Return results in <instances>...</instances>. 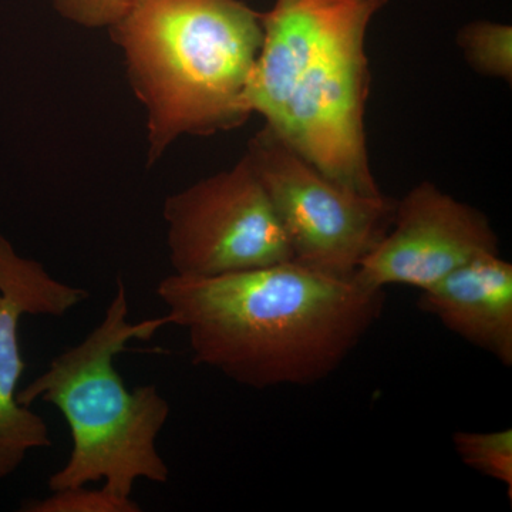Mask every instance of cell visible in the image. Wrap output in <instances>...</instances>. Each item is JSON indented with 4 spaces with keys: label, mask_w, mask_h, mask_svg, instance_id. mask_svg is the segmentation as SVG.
<instances>
[{
    "label": "cell",
    "mask_w": 512,
    "mask_h": 512,
    "mask_svg": "<svg viewBox=\"0 0 512 512\" xmlns=\"http://www.w3.org/2000/svg\"><path fill=\"white\" fill-rule=\"evenodd\" d=\"M156 295L188 335L192 362L251 389L311 386L382 318L384 289L296 262L217 276L173 274Z\"/></svg>",
    "instance_id": "obj_1"
},
{
    "label": "cell",
    "mask_w": 512,
    "mask_h": 512,
    "mask_svg": "<svg viewBox=\"0 0 512 512\" xmlns=\"http://www.w3.org/2000/svg\"><path fill=\"white\" fill-rule=\"evenodd\" d=\"M390 0H275L245 92L249 113L333 183L382 195L367 156L366 33Z\"/></svg>",
    "instance_id": "obj_2"
},
{
    "label": "cell",
    "mask_w": 512,
    "mask_h": 512,
    "mask_svg": "<svg viewBox=\"0 0 512 512\" xmlns=\"http://www.w3.org/2000/svg\"><path fill=\"white\" fill-rule=\"evenodd\" d=\"M147 111L148 164L184 134L211 136L251 117L245 92L262 40L242 0H133L113 26Z\"/></svg>",
    "instance_id": "obj_3"
},
{
    "label": "cell",
    "mask_w": 512,
    "mask_h": 512,
    "mask_svg": "<svg viewBox=\"0 0 512 512\" xmlns=\"http://www.w3.org/2000/svg\"><path fill=\"white\" fill-rule=\"evenodd\" d=\"M123 281L104 318L73 348L64 350L45 372L18 392V403L53 404L72 434L69 460L47 481L52 491L104 481L103 490L131 498L137 480L168 483L170 468L158 453V434L170 417V403L156 384L127 389L114 357L131 340H150L170 325L167 315L131 322Z\"/></svg>",
    "instance_id": "obj_4"
},
{
    "label": "cell",
    "mask_w": 512,
    "mask_h": 512,
    "mask_svg": "<svg viewBox=\"0 0 512 512\" xmlns=\"http://www.w3.org/2000/svg\"><path fill=\"white\" fill-rule=\"evenodd\" d=\"M245 156L274 205L293 262L352 278L393 224L396 200L345 190L262 128Z\"/></svg>",
    "instance_id": "obj_5"
},
{
    "label": "cell",
    "mask_w": 512,
    "mask_h": 512,
    "mask_svg": "<svg viewBox=\"0 0 512 512\" xmlns=\"http://www.w3.org/2000/svg\"><path fill=\"white\" fill-rule=\"evenodd\" d=\"M174 274L217 276L293 261L291 245L247 156L164 202Z\"/></svg>",
    "instance_id": "obj_6"
},
{
    "label": "cell",
    "mask_w": 512,
    "mask_h": 512,
    "mask_svg": "<svg viewBox=\"0 0 512 512\" xmlns=\"http://www.w3.org/2000/svg\"><path fill=\"white\" fill-rule=\"evenodd\" d=\"M500 254L487 215L424 181L396 202L392 227L357 268L367 288L426 291L481 255Z\"/></svg>",
    "instance_id": "obj_7"
},
{
    "label": "cell",
    "mask_w": 512,
    "mask_h": 512,
    "mask_svg": "<svg viewBox=\"0 0 512 512\" xmlns=\"http://www.w3.org/2000/svg\"><path fill=\"white\" fill-rule=\"evenodd\" d=\"M0 481L12 476L30 451L52 447L46 421L18 403L25 372L19 345L22 316L62 318L89 299V292L63 284L33 259L20 256L0 234Z\"/></svg>",
    "instance_id": "obj_8"
},
{
    "label": "cell",
    "mask_w": 512,
    "mask_h": 512,
    "mask_svg": "<svg viewBox=\"0 0 512 512\" xmlns=\"http://www.w3.org/2000/svg\"><path fill=\"white\" fill-rule=\"evenodd\" d=\"M417 306L458 338L512 365V265L481 255L419 292Z\"/></svg>",
    "instance_id": "obj_9"
},
{
    "label": "cell",
    "mask_w": 512,
    "mask_h": 512,
    "mask_svg": "<svg viewBox=\"0 0 512 512\" xmlns=\"http://www.w3.org/2000/svg\"><path fill=\"white\" fill-rule=\"evenodd\" d=\"M457 43L467 63L484 76L512 82V28L505 23H468L458 32Z\"/></svg>",
    "instance_id": "obj_10"
},
{
    "label": "cell",
    "mask_w": 512,
    "mask_h": 512,
    "mask_svg": "<svg viewBox=\"0 0 512 512\" xmlns=\"http://www.w3.org/2000/svg\"><path fill=\"white\" fill-rule=\"evenodd\" d=\"M454 448L460 460L477 473L508 488L512 498V430L457 431Z\"/></svg>",
    "instance_id": "obj_11"
},
{
    "label": "cell",
    "mask_w": 512,
    "mask_h": 512,
    "mask_svg": "<svg viewBox=\"0 0 512 512\" xmlns=\"http://www.w3.org/2000/svg\"><path fill=\"white\" fill-rule=\"evenodd\" d=\"M25 512H140L141 507L133 498H120L106 490H89L82 487L53 491L43 500H30L22 505Z\"/></svg>",
    "instance_id": "obj_12"
},
{
    "label": "cell",
    "mask_w": 512,
    "mask_h": 512,
    "mask_svg": "<svg viewBox=\"0 0 512 512\" xmlns=\"http://www.w3.org/2000/svg\"><path fill=\"white\" fill-rule=\"evenodd\" d=\"M64 18L84 28H111L133 0H53Z\"/></svg>",
    "instance_id": "obj_13"
},
{
    "label": "cell",
    "mask_w": 512,
    "mask_h": 512,
    "mask_svg": "<svg viewBox=\"0 0 512 512\" xmlns=\"http://www.w3.org/2000/svg\"><path fill=\"white\" fill-rule=\"evenodd\" d=\"M0 302H2V293H0Z\"/></svg>",
    "instance_id": "obj_14"
}]
</instances>
